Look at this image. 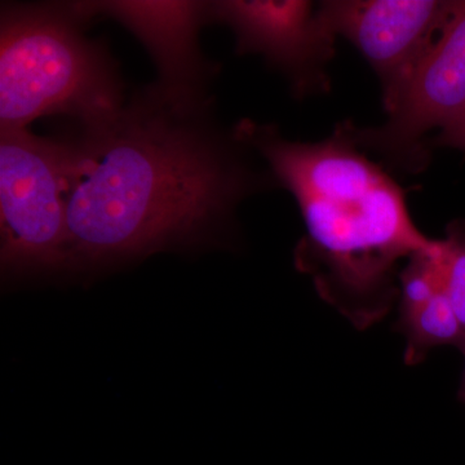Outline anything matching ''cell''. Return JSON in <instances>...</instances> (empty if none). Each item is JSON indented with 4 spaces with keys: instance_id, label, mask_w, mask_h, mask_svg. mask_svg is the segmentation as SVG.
<instances>
[{
    "instance_id": "obj_1",
    "label": "cell",
    "mask_w": 465,
    "mask_h": 465,
    "mask_svg": "<svg viewBox=\"0 0 465 465\" xmlns=\"http://www.w3.org/2000/svg\"><path fill=\"white\" fill-rule=\"evenodd\" d=\"M200 100L152 88L69 143L64 271L213 243L258 177L202 124Z\"/></svg>"
},
{
    "instance_id": "obj_2",
    "label": "cell",
    "mask_w": 465,
    "mask_h": 465,
    "mask_svg": "<svg viewBox=\"0 0 465 465\" xmlns=\"http://www.w3.org/2000/svg\"><path fill=\"white\" fill-rule=\"evenodd\" d=\"M235 139L264 157L298 202L305 234L293 259L320 298L363 331L400 296V264L439 249L416 226L405 192L358 146L351 122L316 143L284 139L273 125L242 121Z\"/></svg>"
},
{
    "instance_id": "obj_3",
    "label": "cell",
    "mask_w": 465,
    "mask_h": 465,
    "mask_svg": "<svg viewBox=\"0 0 465 465\" xmlns=\"http://www.w3.org/2000/svg\"><path fill=\"white\" fill-rule=\"evenodd\" d=\"M72 5H7L0 27V127L25 130L45 115L84 127L124 108V88L105 48L82 33Z\"/></svg>"
},
{
    "instance_id": "obj_4",
    "label": "cell",
    "mask_w": 465,
    "mask_h": 465,
    "mask_svg": "<svg viewBox=\"0 0 465 465\" xmlns=\"http://www.w3.org/2000/svg\"><path fill=\"white\" fill-rule=\"evenodd\" d=\"M0 139L3 274L64 271L69 143L26 130L2 131Z\"/></svg>"
},
{
    "instance_id": "obj_5",
    "label": "cell",
    "mask_w": 465,
    "mask_h": 465,
    "mask_svg": "<svg viewBox=\"0 0 465 465\" xmlns=\"http://www.w3.org/2000/svg\"><path fill=\"white\" fill-rule=\"evenodd\" d=\"M464 112L465 0H454L442 32L387 121L371 128L351 124V133L366 153L406 173H421L430 158L427 134Z\"/></svg>"
},
{
    "instance_id": "obj_6",
    "label": "cell",
    "mask_w": 465,
    "mask_h": 465,
    "mask_svg": "<svg viewBox=\"0 0 465 465\" xmlns=\"http://www.w3.org/2000/svg\"><path fill=\"white\" fill-rule=\"evenodd\" d=\"M454 0H324L317 14L338 38L347 39L374 70L391 114L416 69L437 41Z\"/></svg>"
},
{
    "instance_id": "obj_7",
    "label": "cell",
    "mask_w": 465,
    "mask_h": 465,
    "mask_svg": "<svg viewBox=\"0 0 465 465\" xmlns=\"http://www.w3.org/2000/svg\"><path fill=\"white\" fill-rule=\"evenodd\" d=\"M210 20L231 27L240 54H260L282 73L298 99L330 90L336 38L305 0L210 2Z\"/></svg>"
},
{
    "instance_id": "obj_8",
    "label": "cell",
    "mask_w": 465,
    "mask_h": 465,
    "mask_svg": "<svg viewBox=\"0 0 465 465\" xmlns=\"http://www.w3.org/2000/svg\"><path fill=\"white\" fill-rule=\"evenodd\" d=\"M72 5V3H70ZM84 20L115 18L143 43L159 70L158 87L186 99H201L210 67L198 47V30L210 20V2H78L72 5Z\"/></svg>"
},
{
    "instance_id": "obj_9",
    "label": "cell",
    "mask_w": 465,
    "mask_h": 465,
    "mask_svg": "<svg viewBox=\"0 0 465 465\" xmlns=\"http://www.w3.org/2000/svg\"><path fill=\"white\" fill-rule=\"evenodd\" d=\"M442 253L440 241L439 249L412 256L400 272L399 320L394 329L405 338L407 366L423 362L436 348L465 347L463 330L443 286Z\"/></svg>"
},
{
    "instance_id": "obj_10",
    "label": "cell",
    "mask_w": 465,
    "mask_h": 465,
    "mask_svg": "<svg viewBox=\"0 0 465 465\" xmlns=\"http://www.w3.org/2000/svg\"><path fill=\"white\" fill-rule=\"evenodd\" d=\"M442 241L443 286L465 336V220L450 223Z\"/></svg>"
},
{
    "instance_id": "obj_11",
    "label": "cell",
    "mask_w": 465,
    "mask_h": 465,
    "mask_svg": "<svg viewBox=\"0 0 465 465\" xmlns=\"http://www.w3.org/2000/svg\"><path fill=\"white\" fill-rule=\"evenodd\" d=\"M432 145L465 150V112L440 131L434 137Z\"/></svg>"
},
{
    "instance_id": "obj_12",
    "label": "cell",
    "mask_w": 465,
    "mask_h": 465,
    "mask_svg": "<svg viewBox=\"0 0 465 465\" xmlns=\"http://www.w3.org/2000/svg\"><path fill=\"white\" fill-rule=\"evenodd\" d=\"M463 353L465 354V348L463 349ZM459 397L465 403V371L463 376V381H461L460 391H459Z\"/></svg>"
}]
</instances>
